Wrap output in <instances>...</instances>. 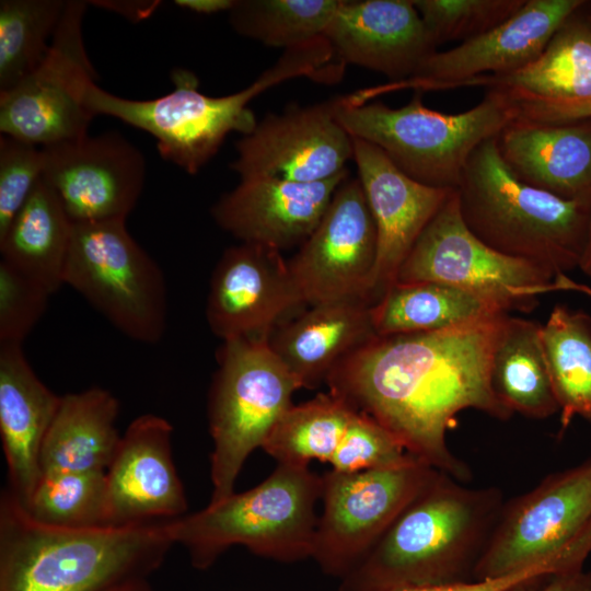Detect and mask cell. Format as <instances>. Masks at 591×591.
<instances>
[{
	"label": "cell",
	"mask_w": 591,
	"mask_h": 591,
	"mask_svg": "<svg viewBox=\"0 0 591 591\" xmlns=\"http://www.w3.org/2000/svg\"><path fill=\"white\" fill-rule=\"evenodd\" d=\"M456 192L466 227L491 248L557 275L579 268L591 205L519 179L502 160L496 137L472 153Z\"/></svg>",
	"instance_id": "obj_4"
},
{
	"label": "cell",
	"mask_w": 591,
	"mask_h": 591,
	"mask_svg": "<svg viewBox=\"0 0 591 591\" xmlns=\"http://www.w3.org/2000/svg\"><path fill=\"white\" fill-rule=\"evenodd\" d=\"M43 171L40 147L8 135L0 136V236L43 177Z\"/></svg>",
	"instance_id": "obj_38"
},
{
	"label": "cell",
	"mask_w": 591,
	"mask_h": 591,
	"mask_svg": "<svg viewBox=\"0 0 591 591\" xmlns=\"http://www.w3.org/2000/svg\"><path fill=\"white\" fill-rule=\"evenodd\" d=\"M586 1L525 0L507 21L489 32L436 51L409 79L396 82L398 91L449 90L482 85V76H505L533 62L558 27Z\"/></svg>",
	"instance_id": "obj_17"
},
{
	"label": "cell",
	"mask_w": 591,
	"mask_h": 591,
	"mask_svg": "<svg viewBox=\"0 0 591 591\" xmlns=\"http://www.w3.org/2000/svg\"><path fill=\"white\" fill-rule=\"evenodd\" d=\"M320 67L309 45L286 49L269 69L243 90L224 96L200 92L197 76L176 68L174 90L152 100H129L93 84L86 104L94 116L115 117L157 139L160 155L188 174H197L218 152L227 136L248 135L257 120L248 104L264 91L292 78H313Z\"/></svg>",
	"instance_id": "obj_5"
},
{
	"label": "cell",
	"mask_w": 591,
	"mask_h": 591,
	"mask_svg": "<svg viewBox=\"0 0 591 591\" xmlns=\"http://www.w3.org/2000/svg\"><path fill=\"white\" fill-rule=\"evenodd\" d=\"M208 399L212 495L209 503L234 493L247 456L263 447L292 406L300 383L276 356L269 338L223 341Z\"/></svg>",
	"instance_id": "obj_9"
},
{
	"label": "cell",
	"mask_w": 591,
	"mask_h": 591,
	"mask_svg": "<svg viewBox=\"0 0 591 591\" xmlns=\"http://www.w3.org/2000/svg\"><path fill=\"white\" fill-rule=\"evenodd\" d=\"M496 141L502 160L519 179L591 205V118L567 123L515 119Z\"/></svg>",
	"instance_id": "obj_23"
},
{
	"label": "cell",
	"mask_w": 591,
	"mask_h": 591,
	"mask_svg": "<svg viewBox=\"0 0 591 591\" xmlns=\"http://www.w3.org/2000/svg\"><path fill=\"white\" fill-rule=\"evenodd\" d=\"M509 313L497 302L440 282H395L371 305L376 336L434 332Z\"/></svg>",
	"instance_id": "obj_29"
},
{
	"label": "cell",
	"mask_w": 591,
	"mask_h": 591,
	"mask_svg": "<svg viewBox=\"0 0 591 591\" xmlns=\"http://www.w3.org/2000/svg\"><path fill=\"white\" fill-rule=\"evenodd\" d=\"M118 413L117 398L101 387L61 396L42 445V474L106 473L121 438Z\"/></svg>",
	"instance_id": "obj_26"
},
{
	"label": "cell",
	"mask_w": 591,
	"mask_h": 591,
	"mask_svg": "<svg viewBox=\"0 0 591 591\" xmlns=\"http://www.w3.org/2000/svg\"><path fill=\"white\" fill-rule=\"evenodd\" d=\"M343 0H236L229 23L240 35L285 49L323 37Z\"/></svg>",
	"instance_id": "obj_34"
},
{
	"label": "cell",
	"mask_w": 591,
	"mask_h": 591,
	"mask_svg": "<svg viewBox=\"0 0 591 591\" xmlns=\"http://www.w3.org/2000/svg\"><path fill=\"white\" fill-rule=\"evenodd\" d=\"M509 313L449 328L375 336L328 375L329 392L389 430L406 452L467 483L470 467L449 448L459 413L476 409L499 420L513 414L491 384V362Z\"/></svg>",
	"instance_id": "obj_1"
},
{
	"label": "cell",
	"mask_w": 591,
	"mask_h": 591,
	"mask_svg": "<svg viewBox=\"0 0 591 591\" xmlns=\"http://www.w3.org/2000/svg\"><path fill=\"white\" fill-rule=\"evenodd\" d=\"M579 268L583 271V274L591 278V223L586 248Z\"/></svg>",
	"instance_id": "obj_46"
},
{
	"label": "cell",
	"mask_w": 591,
	"mask_h": 591,
	"mask_svg": "<svg viewBox=\"0 0 591 591\" xmlns=\"http://www.w3.org/2000/svg\"><path fill=\"white\" fill-rule=\"evenodd\" d=\"M352 139V160L376 231L368 296L373 305L396 282L417 240L456 189L421 184L403 173L376 146Z\"/></svg>",
	"instance_id": "obj_19"
},
{
	"label": "cell",
	"mask_w": 591,
	"mask_h": 591,
	"mask_svg": "<svg viewBox=\"0 0 591 591\" xmlns=\"http://www.w3.org/2000/svg\"><path fill=\"white\" fill-rule=\"evenodd\" d=\"M167 522L49 526L30 518L7 489L0 503V591H104L147 578L173 545Z\"/></svg>",
	"instance_id": "obj_3"
},
{
	"label": "cell",
	"mask_w": 591,
	"mask_h": 591,
	"mask_svg": "<svg viewBox=\"0 0 591 591\" xmlns=\"http://www.w3.org/2000/svg\"><path fill=\"white\" fill-rule=\"evenodd\" d=\"M171 424L157 415L134 419L105 473L109 526L166 522L187 501L172 455Z\"/></svg>",
	"instance_id": "obj_20"
},
{
	"label": "cell",
	"mask_w": 591,
	"mask_h": 591,
	"mask_svg": "<svg viewBox=\"0 0 591 591\" xmlns=\"http://www.w3.org/2000/svg\"><path fill=\"white\" fill-rule=\"evenodd\" d=\"M590 3H591V2H590ZM588 7H589V10H588L587 13H588V15H589V18H590V20H591V4H588Z\"/></svg>",
	"instance_id": "obj_47"
},
{
	"label": "cell",
	"mask_w": 591,
	"mask_h": 591,
	"mask_svg": "<svg viewBox=\"0 0 591 591\" xmlns=\"http://www.w3.org/2000/svg\"><path fill=\"white\" fill-rule=\"evenodd\" d=\"M591 554V457L545 477L503 505L473 580L533 568L549 573L582 570Z\"/></svg>",
	"instance_id": "obj_8"
},
{
	"label": "cell",
	"mask_w": 591,
	"mask_h": 591,
	"mask_svg": "<svg viewBox=\"0 0 591 591\" xmlns=\"http://www.w3.org/2000/svg\"><path fill=\"white\" fill-rule=\"evenodd\" d=\"M375 258L374 221L359 178L348 176L288 264L305 305L343 300L369 303Z\"/></svg>",
	"instance_id": "obj_14"
},
{
	"label": "cell",
	"mask_w": 591,
	"mask_h": 591,
	"mask_svg": "<svg viewBox=\"0 0 591 591\" xmlns=\"http://www.w3.org/2000/svg\"><path fill=\"white\" fill-rule=\"evenodd\" d=\"M416 459L370 416L356 412L329 463L336 472L396 466Z\"/></svg>",
	"instance_id": "obj_37"
},
{
	"label": "cell",
	"mask_w": 591,
	"mask_h": 591,
	"mask_svg": "<svg viewBox=\"0 0 591 591\" xmlns=\"http://www.w3.org/2000/svg\"><path fill=\"white\" fill-rule=\"evenodd\" d=\"M68 0L0 1V94L45 58Z\"/></svg>",
	"instance_id": "obj_33"
},
{
	"label": "cell",
	"mask_w": 591,
	"mask_h": 591,
	"mask_svg": "<svg viewBox=\"0 0 591 591\" xmlns=\"http://www.w3.org/2000/svg\"><path fill=\"white\" fill-rule=\"evenodd\" d=\"M336 115L351 137L376 146L413 179L450 189H457L475 149L518 117L512 99L497 89L459 114L431 109L415 92L396 108L382 102L348 105L338 96Z\"/></svg>",
	"instance_id": "obj_7"
},
{
	"label": "cell",
	"mask_w": 591,
	"mask_h": 591,
	"mask_svg": "<svg viewBox=\"0 0 591 591\" xmlns=\"http://www.w3.org/2000/svg\"><path fill=\"white\" fill-rule=\"evenodd\" d=\"M302 304L281 253L241 243L227 248L213 270L206 316L223 341L269 338L277 324Z\"/></svg>",
	"instance_id": "obj_18"
},
{
	"label": "cell",
	"mask_w": 591,
	"mask_h": 591,
	"mask_svg": "<svg viewBox=\"0 0 591 591\" xmlns=\"http://www.w3.org/2000/svg\"><path fill=\"white\" fill-rule=\"evenodd\" d=\"M451 285L500 304L506 311H530L538 297L591 288L567 275L502 254L475 236L462 219L455 190L426 227L402 265L396 282Z\"/></svg>",
	"instance_id": "obj_11"
},
{
	"label": "cell",
	"mask_w": 591,
	"mask_h": 591,
	"mask_svg": "<svg viewBox=\"0 0 591 591\" xmlns=\"http://www.w3.org/2000/svg\"><path fill=\"white\" fill-rule=\"evenodd\" d=\"M94 5L117 12L134 21L150 15L160 5V1H91Z\"/></svg>",
	"instance_id": "obj_43"
},
{
	"label": "cell",
	"mask_w": 591,
	"mask_h": 591,
	"mask_svg": "<svg viewBox=\"0 0 591 591\" xmlns=\"http://www.w3.org/2000/svg\"><path fill=\"white\" fill-rule=\"evenodd\" d=\"M541 339L563 434L573 418L591 420V316L557 304L541 325Z\"/></svg>",
	"instance_id": "obj_31"
},
{
	"label": "cell",
	"mask_w": 591,
	"mask_h": 591,
	"mask_svg": "<svg viewBox=\"0 0 591 591\" xmlns=\"http://www.w3.org/2000/svg\"><path fill=\"white\" fill-rule=\"evenodd\" d=\"M322 477L308 465L278 463L256 487L166 523L197 569L209 568L233 545L280 561L311 557Z\"/></svg>",
	"instance_id": "obj_6"
},
{
	"label": "cell",
	"mask_w": 591,
	"mask_h": 591,
	"mask_svg": "<svg viewBox=\"0 0 591 591\" xmlns=\"http://www.w3.org/2000/svg\"><path fill=\"white\" fill-rule=\"evenodd\" d=\"M506 591H591V572L542 573Z\"/></svg>",
	"instance_id": "obj_41"
},
{
	"label": "cell",
	"mask_w": 591,
	"mask_h": 591,
	"mask_svg": "<svg viewBox=\"0 0 591 591\" xmlns=\"http://www.w3.org/2000/svg\"><path fill=\"white\" fill-rule=\"evenodd\" d=\"M50 294L0 259V345H22L46 311Z\"/></svg>",
	"instance_id": "obj_39"
},
{
	"label": "cell",
	"mask_w": 591,
	"mask_h": 591,
	"mask_svg": "<svg viewBox=\"0 0 591 591\" xmlns=\"http://www.w3.org/2000/svg\"><path fill=\"white\" fill-rule=\"evenodd\" d=\"M524 2L525 0H413L437 47L451 42L462 44L489 32L512 16Z\"/></svg>",
	"instance_id": "obj_36"
},
{
	"label": "cell",
	"mask_w": 591,
	"mask_h": 591,
	"mask_svg": "<svg viewBox=\"0 0 591 591\" xmlns=\"http://www.w3.org/2000/svg\"><path fill=\"white\" fill-rule=\"evenodd\" d=\"M61 396L35 374L22 345H0V434L9 491L24 505L40 476V450Z\"/></svg>",
	"instance_id": "obj_24"
},
{
	"label": "cell",
	"mask_w": 591,
	"mask_h": 591,
	"mask_svg": "<svg viewBox=\"0 0 591 591\" xmlns=\"http://www.w3.org/2000/svg\"><path fill=\"white\" fill-rule=\"evenodd\" d=\"M86 1L68 0L39 66L0 94V131L38 147L88 135L95 117L86 104L97 73L83 40Z\"/></svg>",
	"instance_id": "obj_12"
},
{
	"label": "cell",
	"mask_w": 591,
	"mask_h": 591,
	"mask_svg": "<svg viewBox=\"0 0 591 591\" xmlns=\"http://www.w3.org/2000/svg\"><path fill=\"white\" fill-rule=\"evenodd\" d=\"M338 96L268 114L236 141L230 167L240 179L323 182L346 173L354 139L337 119Z\"/></svg>",
	"instance_id": "obj_16"
},
{
	"label": "cell",
	"mask_w": 591,
	"mask_h": 591,
	"mask_svg": "<svg viewBox=\"0 0 591 591\" xmlns=\"http://www.w3.org/2000/svg\"><path fill=\"white\" fill-rule=\"evenodd\" d=\"M21 506L34 521L49 526H109L105 473L42 474Z\"/></svg>",
	"instance_id": "obj_35"
},
{
	"label": "cell",
	"mask_w": 591,
	"mask_h": 591,
	"mask_svg": "<svg viewBox=\"0 0 591 591\" xmlns=\"http://www.w3.org/2000/svg\"><path fill=\"white\" fill-rule=\"evenodd\" d=\"M437 472L414 459L390 467L326 473L311 557L326 573L344 578Z\"/></svg>",
	"instance_id": "obj_13"
},
{
	"label": "cell",
	"mask_w": 591,
	"mask_h": 591,
	"mask_svg": "<svg viewBox=\"0 0 591 591\" xmlns=\"http://www.w3.org/2000/svg\"><path fill=\"white\" fill-rule=\"evenodd\" d=\"M583 5L558 27L533 62L509 74H485L482 86L500 90L515 100L590 101L591 20L582 12Z\"/></svg>",
	"instance_id": "obj_27"
},
{
	"label": "cell",
	"mask_w": 591,
	"mask_h": 591,
	"mask_svg": "<svg viewBox=\"0 0 591 591\" xmlns=\"http://www.w3.org/2000/svg\"><path fill=\"white\" fill-rule=\"evenodd\" d=\"M491 384L512 414L544 419L558 413L540 324L506 317L493 356Z\"/></svg>",
	"instance_id": "obj_30"
},
{
	"label": "cell",
	"mask_w": 591,
	"mask_h": 591,
	"mask_svg": "<svg viewBox=\"0 0 591 591\" xmlns=\"http://www.w3.org/2000/svg\"><path fill=\"white\" fill-rule=\"evenodd\" d=\"M497 487H467L438 471L339 591H391L474 581L503 508Z\"/></svg>",
	"instance_id": "obj_2"
},
{
	"label": "cell",
	"mask_w": 591,
	"mask_h": 591,
	"mask_svg": "<svg viewBox=\"0 0 591 591\" xmlns=\"http://www.w3.org/2000/svg\"><path fill=\"white\" fill-rule=\"evenodd\" d=\"M376 336L371 304L343 300L310 305L269 337L276 356L300 383L313 389L350 354Z\"/></svg>",
	"instance_id": "obj_25"
},
{
	"label": "cell",
	"mask_w": 591,
	"mask_h": 591,
	"mask_svg": "<svg viewBox=\"0 0 591 591\" xmlns=\"http://www.w3.org/2000/svg\"><path fill=\"white\" fill-rule=\"evenodd\" d=\"M63 283L129 338L160 341L166 328L163 273L125 220L72 223Z\"/></svg>",
	"instance_id": "obj_10"
},
{
	"label": "cell",
	"mask_w": 591,
	"mask_h": 591,
	"mask_svg": "<svg viewBox=\"0 0 591 591\" xmlns=\"http://www.w3.org/2000/svg\"><path fill=\"white\" fill-rule=\"evenodd\" d=\"M72 222L42 177L0 236L1 260L53 296L63 283Z\"/></svg>",
	"instance_id": "obj_28"
},
{
	"label": "cell",
	"mask_w": 591,
	"mask_h": 591,
	"mask_svg": "<svg viewBox=\"0 0 591 591\" xmlns=\"http://www.w3.org/2000/svg\"><path fill=\"white\" fill-rule=\"evenodd\" d=\"M355 410L333 393L291 406L278 420L263 449L278 463L329 462Z\"/></svg>",
	"instance_id": "obj_32"
},
{
	"label": "cell",
	"mask_w": 591,
	"mask_h": 591,
	"mask_svg": "<svg viewBox=\"0 0 591 591\" xmlns=\"http://www.w3.org/2000/svg\"><path fill=\"white\" fill-rule=\"evenodd\" d=\"M512 100L517 107V119L540 123H567L591 118V100L582 103Z\"/></svg>",
	"instance_id": "obj_40"
},
{
	"label": "cell",
	"mask_w": 591,
	"mask_h": 591,
	"mask_svg": "<svg viewBox=\"0 0 591 591\" xmlns=\"http://www.w3.org/2000/svg\"><path fill=\"white\" fill-rule=\"evenodd\" d=\"M323 37L339 63L412 78L437 50L413 0H343Z\"/></svg>",
	"instance_id": "obj_22"
},
{
	"label": "cell",
	"mask_w": 591,
	"mask_h": 591,
	"mask_svg": "<svg viewBox=\"0 0 591 591\" xmlns=\"http://www.w3.org/2000/svg\"><path fill=\"white\" fill-rule=\"evenodd\" d=\"M347 171L323 182L253 177L225 193L211 208L216 223L242 243L281 252L302 243L324 216Z\"/></svg>",
	"instance_id": "obj_21"
},
{
	"label": "cell",
	"mask_w": 591,
	"mask_h": 591,
	"mask_svg": "<svg viewBox=\"0 0 591 591\" xmlns=\"http://www.w3.org/2000/svg\"><path fill=\"white\" fill-rule=\"evenodd\" d=\"M104 591H151L146 578H136L117 583Z\"/></svg>",
	"instance_id": "obj_45"
},
{
	"label": "cell",
	"mask_w": 591,
	"mask_h": 591,
	"mask_svg": "<svg viewBox=\"0 0 591 591\" xmlns=\"http://www.w3.org/2000/svg\"><path fill=\"white\" fill-rule=\"evenodd\" d=\"M236 0H175V5L197 14H216L229 12Z\"/></svg>",
	"instance_id": "obj_44"
},
{
	"label": "cell",
	"mask_w": 591,
	"mask_h": 591,
	"mask_svg": "<svg viewBox=\"0 0 591 591\" xmlns=\"http://www.w3.org/2000/svg\"><path fill=\"white\" fill-rule=\"evenodd\" d=\"M44 181L72 223L125 220L143 190L146 159L118 131L42 147Z\"/></svg>",
	"instance_id": "obj_15"
},
{
	"label": "cell",
	"mask_w": 591,
	"mask_h": 591,
	"mask_svg": "<svg viewBox=\"0 0 591 591\" xmlns=\"http://www.w3.org/2000/svg\"><path fill=\"white\" fill-rule=\"evenodd\" d=\"M547 572L543 568H533L496 579L474 580L445 586L409 587L391 591H506L529 578Z\"/></svg>",
	"instance_id": "obj_42"
}]
</instances>
